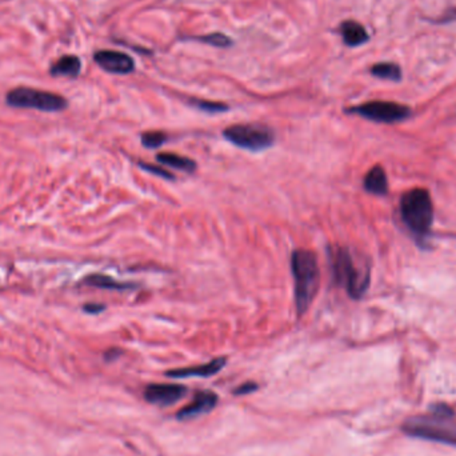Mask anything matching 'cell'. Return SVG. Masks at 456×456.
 I'll use <instances>...</instances> for the list:
<instances>
[{"instance_id":"cell-1","label":"cell","mask_w":456,"mask_h":456,"mask_svg":"<svg viewBox=\"0 0 456 456\" xmlns=\"http://www.w3.org/2000/svg\"><path fill=\"white\" fill-rule=\"evenodd\" d=\"M291 273L294 276V301L298 317H303L314 303L320 286V268L317 255L298 248L291 255Z\"/></svg>"},{"instance_id":"cell-2","label":"cell","mask_w":456,"mask_h":456,"mask_svg":"<svg viewBox=\"0 0 456 456\" xmlns=\"http://www.w3.org/2000/svg\"><path fill=\"white\" fill-rule=\"evenodd\" d=\"M328 258L335 284L346 289L352 299H362L370 287V270L359 267L346 247H330Z\"/></svg>"},{"instance_id":"cell-3","label":"cell","mask_w":456,"mask_h":456,"mask_svg":"<svg viewBox=\"0 0 456 456\" xmlns=\"http://www.w3.org/2000/svg\"><path fill=\"white\" fill-rule=\"evenodd\" d=\"M434 204L425 188H412L400 199V216L418 239L428 236L434 223Z\"/></svg>"},{"instance_id":"cell-4","label":"cell","mask_w":456,"mask_h":456,"mask_svg":"<svg viewBox=\"0 0 456 456\" xmlns=\"http://www.w3.org/2000/svg\"><path fill=\"white\" fill-rule=\"evenodd\" d=\"M223 137L242 150L261 152L273 147L275 132L266 124L261 123H242L229 126L223 131Z\"/></svg>"},{"instance_id":"cell-5","label":"cell","mask_w":456,"mask_h":456,"mask_svg":"<svg viewBox=\"0 0 456 456\" xmlns=\"http://www.w3.org/2000/svg\"><path fill=\"white\" fill-rule=\"evenodd\" d=\"M6 102L15 108H32L45 112H59L68 106L67 99L61 95L29 87H17L8 92Z\"/></svg>"},{"instance_id":"cell-6","label":"cell","mask_w":456,"mask_h":456,"mask_svg":"<svg viewBox=\"0 0 456 456\" xmlns=\"http://www.w3.org/2000/svg\"><path fill=\"white\" fill-rule=\"evenodd\" d=\"M347 114L359 115L371 122L394 124L409 119L412 115L410 107L399 105L395 102L372 100L359 106L350 107L346 109Z\"/></svg>"},{"instance_id":"cell-7","label":"cell","mask_w":456,"mask_h":456,"mask_svg":"<svg viewBox=\"0 0 456 456\" xmlns=\"http://www.w3.org/2000/svg\"><path fill=\"white\" fill-rule=\"evenodd\" d=\"M446 419L434 415L431 419L415 418L403 425V431L412 438L456 446V431L448 425L446 426Z\"/></svg>"},{"instance_id":"cell-8","label":"cell","mask_w":456,"mask_h":456,"mask_svg":"<svg viewBox=\"0 0 456 456\" xmlns=\"http://www.w3.org/2000/svg\"><path fill=\"white\" fill-rule=\"evenodd\" d=\"M93 61L96 64L109 74L115 75H128L135 70L134 59L121 51L112 50H100L93 55Z\"/></svg>"},{"instance_id":"cell-9","label":"cell","mask_w":456,"mask_h":456,"mask_svg":"<svg viewBox=\"0 0 456 456\" xmlns=\"http://www.w3.org/2000/svg\"><path fill=\"white\" fill-rule=\"evenodd\" d=\"M187 394V388L182 384L153 383L146 387L144 399L152 404L171 406L178 403Z\"/></svg>"},{"instance_id":"cell-10","label":"cell","mask_w":456,"mask_h":456,"mask_svg":"<svg viewBox=\"0 0 456 456\" xmlns=\"http://www.w3.org/2000/svg\"><path fill=\"white\" fill-rule=\"evenodd\" d=\"M227 363L226 358H215L211 362L204 365H192V367H184V368H176L169 370L166 372L168 378L174 379H184V378H210L220 372Z\"/></svg>"},{"instance_id":"cell-11","label":"cell","mask_w":456,"mask_h":456,"mask_svg":"<svg viewBox=\"0 0 456 456\" xmlns=\"http://www.w3.org/2000/svg\"><path fill=\"white\" fill-rule=\"evenodd\" d=\"M218 400L219 397L213 391H199L194 396L192 402L178 412V419L187 420L208 413L216 407Z\"/></svg>"},{"instance_id":"cell-12","label":"cell","mask_w":456,"mask_h":456,"mask_svg":"<svg viewBox=\"0 0 456 456\" xmlns=\"http://www.w3.org/2000/svg\"><path fill=\"white\" fill-rule=\"evenodd\" d=\"M363 187L368 194L377 197H386L388 194V179L386 171L381 166H374L363 179Z\"/></svg>"},{"instance_id":"cell-13","label":"cell","mask_w":456,"mask_h":456,"mask_svg":"<svg viewBox=\"0 0 456 456\" xmlns=\"http://www.w3.org/2000/svg\"><path fill=\"white\" fill-rule=\"evenodd\" d=\"M339 32L343 38L344 45L349 47H359L370 40V35L360 23L355 20H346L340 24Z\"/></svg>"},{"instance_id":"cell-14","label":"cell","mask_w":456,"mask_h":456,"mask_svg":"<svg viewBox=\"0 0 456 456\" xmlns=\"http://www.w3.org/2000/svg\"><path fill=\"white\" fill-rule=\"evenodd\" d=\"M83 284L102 289H115V291H126V289H137V284L128 282H119L108 275L92 274L83 280Z\"/></svg>"},{"instance_id":"cell-15","label":"cell","mask_w":456,"mask_h":456,"mask_svg":"<svg viewBox=\"0 0 456 456\" xmlns=\"http://www.w3.org/2000/svg\"><path fill=\"white\" fill-rule=\"evenodd\" d=\"M156 160L162 166L176 168L179 171H184V172H188V174H194L197 171V168H198L197 162H194L192 159H190L187 156H182L179 153H172V152H160L156 156Z\"/></svg>"},{"instance_id":"cell-16","label":"cell","mask_w":456,"mask_h":456,"mask_svg":"<svg viewBox=\"0 0 456 456\" xmlns=\"http://www.w3.org/2000/svg\"><path fill=\"white\" fill-rule=\"evenodd\" d=\"M82 71V61L75 55H64L59 61H55L51 68L50 74L52 76H67V77H76Z\"/></svg>"},{"instance_id":"cell-17","label":"cell","mask_w":456,"mask_h":456,"mask_svg":"<svg viewBox=\"0 0 456 456\" xmlns=\"http://www.w3.org/2000/svg\"><path fill=\"white\" fill-rule=\"evenodd\" d=\"M370 73L375 77L395 82V83L402 82V79H403V71H402L400 66H397L396 63H391V61H383V63H378V64L372 66Z\"/></svg>"},{"instance_id":"cell-18","label":"cell","mask_w":456,"mask_h":456,"mask_svg":"<svg viewBox=\"0 0 456 456\" xmlns=\"http://www.w3.org/2000/svg\"><path fill=\"white\" fill-rule=\"evenodd\" d=\"M188 103L200 111L208 112V114H222L228 111L227 105L220 102H213V100H204V99H190Z\"/></svg>"},{"instance_id":"cell-19","label":"cell","mask_w":456,"mask_h":456,"mask_svg":"<svg viewBox=\"0 0 456 456\" xmlns=\"http://www.w3.org/2000/svg\"><path fill=\"white\" fill-rule=\"evenodd\" d=\"M142 144L146 149H159L168 140L167 134L163 131H147L140 137Z\"/></svg>"},{"instance_id":"cell-20","label":"cell","mask_w":456,"mask_h":456,"mask_svg":"<svg viewBox=\"0 0 456 456\" xmlns=\"http://www.w3.org/2000/svg\"><path fill=\"white\" fill-rule=\"evenodd\" d=\"M192 39L199 40L202 43H206V45H210V46L219 47V48H227L228 46L232 45V40L228 38L227 35H225L222 32H213V33L203 35V36H195Z\"/></svg>"},{"instance_id":"cell-21","label":"cell","mask_w":456,"mask_h":456,"mask_svg":"<svg viewBox=\"0 0 456 456\" xmlns=\"http://www.w3.org/2000/svg\"><path fill=\"white\" fill-rule=\"evenodd\" d=\"M139 166L140 168H143L144 171L150 172L152 175L155 176H159L162 179H166V181H174L175 176L168 172L167 169L162 166H158V165H151V163H147V162H139Z\"/></svg>"},{"instance_id":"cell-22","label":"cell","mask_w":456,"mask_h":456,"mask_svg":"<svg viewBox=\"0 0 456 456\" xmlns=\"http://www.w3.org/2000/svg\"><path fill=\"white\" fill-rule=\"evenodd\" d=\"M259 386L255 381H245L242 386H239L238 388L234 390V395H248L252 394L258 390Z\"/></svg>"},{"instance_id":"cell-23","label":"cell","mask_w":456,"mask_h":456,"mask_svg":"<svg viewBox=\"0 0 456 456\" xmlns=\"http://www.w3.org/2000/svg\"><path fill=\"white\" fill-rule=\"evenodd\" d=\"M456 22V8H448L447 11H444V14L432 20V23L435 24H448V23H454Z\"/></svg>"},{"instance_id":"cell-24","label":"cell","mask_w":456,"mask_h":456,"mask_svg":"<svg viewBox=\"0 0 456 456\" xmlns=\"http://www.w3.org/2000/svg\"><path fill=\"white\" fill-rule=\"evenodd\" d=\"M105 310H106V305L100 303H89L83 307V311H86L87 314H91V315H98V314L103 312Z\"/></svg>"}]
</instances>
